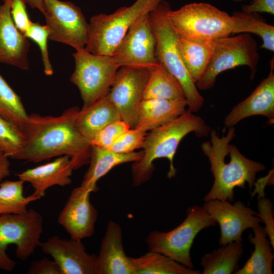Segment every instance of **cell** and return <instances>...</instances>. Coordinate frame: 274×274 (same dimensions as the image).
Wrapping results in <instances>:
<instances>
[{"label": "cell", "instance_id": "6da1fadb", "mask_svg": "<svg viewBox=\"0 0 274 274\" xmlns=\"http://www.w3.org/2000/svg\"><path fill=\"white\" fill-rule=\"evenodd\" d=\"M78 107L60 116L28 115L23 129V160L38 163L61 156H68L74 170L89 163L92 146L75 125Z\"/></svg>", "mask_w": 274, "mask_h": 274}, {"label": "cell", "instance_id": "7a4b0ae2", "mask_svg": "<svg viewBox=\"0 0 274 274\" xmlns=\"http://www.w3.org/2000/svg\"><path fill=\"white\" fill-rule=\"evenodd\" d=\"M210 133L211 142L203 143L201 147L210 161L214 181L203 200L204 202L211 199L232 201L234 189L245 188L248 183L251 189L257 173L264 170L265 166L247 158L235 145L229 144L235 135L234 127H229L227 134L221 138L214 129Z\"/></svg>", "mask_w": 274, "mask_h": 274}, {"label": "cell", "instance_id": "3957f363", "mask_svg": "<svg viewBox=\"0 0 274 274\" xmlns=\"http://www.w3.org/2000/svg\"><path fill=\"white\" fill-rule=\"evenodd\" d=\"M211 130L201 117L187 110L174 120L150 130L145 137L142 158L133 162L131 167L133 185L140 186L151 178L154 169L153 162L159 158L168 160L167 177H174L177 171L174 158L182 140L192 132L199 138L206 136Z\"/></svg>", "mask_w": 274, "mask_h": 274}, {"label": "cell", "instance_id": "277c9868", "mask_svg": "<svg viewBox=\"0 0 274 274\" xmlns=\"http://www.w3.org/2000/svg\"><path fill=\"white\" fill-rule=\"evenodd\" d=\"M162 1L136 0L112 14L94 15L88 22L85 49L95 55L112 56L134 23L155 10Z\"/></svg>", "mask_w": 274, "mask_h": 274}, {"label": "cell", "instance_id": "5b68a950", "mask_svg": "<svg viewBox=\"0 0 274 274\" xmlns=\"http://www.w3.org/2000/svg\"><path fill=\"white\" fill-rule=\"evenodd\" d=\"M170 7L167 2L162 1L150 13L156 41V56L158 61L180 83L187 102V111L195 113L203 106L204 99L189 77L182 60L178 46L179 35L166 17V12Z\"/></svg>", "mask_w": 274, "mask_h": 274}, {"label": "cell", "instance_id": "8992f818", "mask_svg": "<svg viewBox=\"0 0 274 274\" xmlns=\"http://www.w3.org/2000/svg\"><path fill=\"white\" fill-rule=\"evenodd\" d=\"M166 17L176 33L187 39L215 40L232 35L231 15L208 3H190L177 10L170 7Z\"/></svg>", "mask_w": 274, "mask_h": 274}, {"label": "cell", "instance_id": "52a82bcc", "mask_svg": "<svg viewBox=\"0 0 274 274\" xmlns=\"http://www.w3.org/2000/svg\"><path fill=\"white\" fill-rule=\"evenodd\" d=\"M186 212V218L179 226L167 232L152 231L146 242L149 251L193 268L190 252L194 239L201 230L214 226L216 222L201 207H190Z\"/></svg>", "mask_w": 274, "mask_h": 274}, {"label": "cell", "instance_id": "ba28073f", "mask_svg": "<svg viewBox=\"0 0 274 274\" xmlns=\"http://www.w3.org/2000/svg\"><path fill=\"white\" fill-rule=\"evenodd\" d=\"M43 230V217L33 209L0 215V269L12 271L16 266L7 254L9 245H15L16 257L26 260L39 246Z\"/></svg>", "mask_w": 274, "mask_h": 274}, {"label": "cell", "instance_id": "9c48e42d", "mask_svg": "<svg viewBox=\"0 0 274 274\" xmlns=\"http://www.w3.org/2000/svg\"><path fill=\"white\" fill-rule=\"evenodd\" d=\"M214 41L213 54L206 70L196 83L197 89L205 90L212 88L220 73L241 65L249 67L253 79L259 60L257 43L253 37L249 33H242Z\"/></svg>", "mask_w": 274, "mask_h": 274}, {"label": "cell", "instance_id": "30bf717a", "mask_svg": "<svg viewBox=\"0 0 274 274\" xmlns=\"http://www.w3.org/2000/svg\"><path fill=\"white\" fill-rule=\"evenodd\" d=\"M75 70L70 81L88 107L108 94L120 66L113 56L92 54L85 49L73 54Z\"/></svg>", "mask_w": 274, "mask_h": 274}, {"label": "cell", "instance_id": "8fae6325", "mask_svg": "<svg viewBox=\"0 0 274 274\" xmlns=\"http://www.w3.org/2000/svg\"><path fill=\"white\" fill-rule=\"evenodd\" d=\"M49 39L67 45L76 51L85 49L88 22L80 8L59 0H43Z\"/></svg>", "mask_w": 274, "mask_h": 274}, {"label": "cell", "instance_id": "7c38bea8", "mask_svg": "<svg viewBox=\"0 0 274 274\" xmlns=\"http://www.w3.org/2000/svg\"><path fill=\"white\" fill-rule=\"evenodd\" d=\"M150 75V70L122 66L117 70L106 96L117 109L121 120L130 128L138 122L139 106Z\"/></svg>", "mask_w": 274, "mask_h": 274}, {"label": "cell", "instance_id": "4fadbf2b", "mask_svg": "<svg viewBox=\"0 0 274 274\" xmlns=\"http://www.w3.org/2000/svg\"><path fill=\"white\" fill-rule=\"evenodd\" d=\"M112 56L120 67L133 66L150 70L159 63L150 13L134 23Z\"/></svg>", "mask_w": 274, "mask_h": 274}, {"label": "cell", "instance_id": "5bb4252c", "mask_svg": "<svg viewBox=\"0 0 274 274\" xmlns=\"http://www.w3.org/2000/svg\"><path fill=\"white\" fill-rule=\"evenodd\" d=\"M202 207L220 226V246L242 241L246 229H253L262 222L257 213L239 200L231 204L228 200L211 199L205 201Z\"/></svg>", "mask_w": 274, "mask_h": 274}, {"label": "cell", "instance_id": "9a60e30c", "mask_svg": "<svg viewBox=\"0 0 274 274\" xmlns=\"http://www.w3.org/2000/svg\"><path fill=\"white\" fill-rule=\"evenodd\" d=\"M91 192L81 185L75 188L59 214L58 224L72 239L82 240L94 232L98 213L90 201Z\"/></svg>", "mask_w": 274, "mask_h": 274}, {"label": "cell", "instance_id": "2e32d148", "mask_svg": "<svg viewBox=\"0 0 274 274\" xmlns=\"http://www.w3.org/2000/svg\"><path fill=\"white\" fill-rule=\"evenodd\" d=\"M59 266L62 274H98L96 256L87 253L81 240L54 235L39 245Z\"/></svg>", "mask_w": 274, "mask_h": 274}, {"label": "cell", "instance_id": "e0dca14e", "mask_svg": "<svg viewBox=\"0 0 274 274\" xmlns=\"http://www.w3.org/2000/svg\"><path fill=\"white\" fill-rule=\"evenodd\" d=\"M270 69L253 92L245 100L236 105L225 117L224 124L233 127L242 120L254 115L266 117L268 123L274 122V62H270Z\"/></svg>", "mask_w": 274, "mask_h": 274}, {"label": "cell", "instance_id": "ac0fdd59", "mask_svg": "<svg viewBox=\"0 0 274 274\" xmlns=\"http://www.w3.org/2000/svg\"><path fill=\"white\" fill-rule=\"evenodd\" d=\"M29 46L28 39L12 20L10 1L3 0L0 4V62L28 70Z\"/></svg>", "mask_w": 274, "mask_h": 274}, {"label": "cell", "instance_id": "d6986e66", "mask_svg": "<svg viewBox=\"0 0 274 274\" xmlns=\"http://www.w3.org/2000/svg\"><path fill=\"white\" fill-rule=\"evenodd\" d=\"M96 264L98 274H134L130 259L124 250L122 231L117 222H108Z\"/></svg>", "mask_w": 274, "mask_h": 274}, {"label": "cell", "instance_id": "ffe728a7", "mask_svg": "<svg viewBox=\"0 0 274 274\" xmlns=\"http://www.w3.org/2000/svg\"><path fill=\"white\" fill-rule=\"evenodd\" d=\"M74 170L71 158L65 155L58 157L51 162L27 169L16 176L24 183H29L34 189L32 194L41 199L51 187L70 185Z\"/></svg>", "mask_w": 274, "mask_h": 274}, {"label": "cell", "instance_id": "44dd1931", "mask_svg": "<svg viewBox=\"0 0 274 274\" xmlns=\"http://www.w3.org/2000/svg\"><path fill=\"white\" fill-rule=\"evenodd\" d=\"M187 106L186 99H143L138 110L135 127L145 132L164 125L184 113Z\"/></svg>", "mask_w": 274, "mask_h": 274}, {"label": "cell", "instance_id": "7402d4cb", "mask_svg": "<svg viewBox=\"0 0 274 274\" xmlns=\"http://www.w3.org/2000/svg\"><path fill=\"white\" fill-rule=\"evenodd\" d=\"M119 120L121 118L117 109L106 96L91 106L79 109L76 116L75 125L90 143L104 127Z\"/></svg>", "mask_w": 274, "mask_h": 274}, {"label": "cell", "instance_id": "603a6c76", "mask_svg": "<svg viewBox=\"0 0 274 274\" xmlns=\"http://www.w3.org/2000/svg\"><path fill=\"white\" fill-rule=\"evenodd\" d=\"M142 156L143 151L118 154L106 149L92 146L89 166L81 186L92 192L96 191L98 181L113 168L124 163L138 161Z\"/></svg>", "mask_w": 274, "mask_h": 274}, {"label": "cell", "instance_id": "cb8c5ba5", "mask_svg": "<svg viewBox=\"0 0 274 274\" xmlns=\"http://www.w3.org/2000/svg\"><path fill=\"white\" fill-rule=\"evenodd\" d=\"M178 46L185 68L192 81L196 84L211 61L215 41L192 40L179 36Z\"/></svg>", "mask_w": 274, "mask_h": 274}, {"label": "cell", "instance_id": "d4e9b609", "mask_svg": "<svg viewBox=\"0 0 274 274\" xmlns=\"http://www.w3.org/2000/svg\"><path fill=\"white\" fill-rule=\"evenodd\" d=\"M254 235L248 236L254 250L245 264L235 274H272L274 256L272 246L264 227L260 224L252 229Z\"/></svg>", "mask_w": 274, "mask_h": 274}, {"label": "cell", "instance_id": "484cf974", "mask_svg": "<svg viewBox=\"0 0 274 274\" xmlns=\"http://www.w3.org/2000/svg\"><path fill=\"white\" fill-rule=\"evenodd\" d=\"M244 252L242 241L229 243L201 259L203 274H230L239 268L238 263Z\"/></svg>", "mask_w": 274, "mask_h": 274}, {"label": "cell", "instance_id": "4316f807", "mask_svg": "<svg viewBox=\"0 0 274 274\" xmlns=\"http://www.w3.org/2000/svg\"><path fill=\"white\" fill-rule=\"evenodd\" d=\"M186 99L179 82L159 62L150 70L143 96V99Z\"/></svg>", "mask_w": 274, "mask_h": 274}, {"label": "cell", "instance_id": "83f0119b", "mask_svg": "<svg viewBox=\"0 0 274 274\" xmlns=\"http://www.w3.org/2000/svg\"><path fill=\"white\" fill-rule=\"evenodd\" d=\"M134 274H199L159 252L149 251L137 258L130 257Z\"/></svg>", "mask_w": 274, "mask_h": 274}, {"label": "cell", "instance_id": "f1b7e54d", "mask_svg": "<svg viewBox=\"0 0 274 274\" xmlns=\"http://www.w3.org/2000/svg\"><path fill=\"white\" fill-rule=\"evenodd\" d=\"M233 21L232 35L242 33H253L262 40L261 48L273 52L274 26L266 22L256 13L234 11L231 15Z\"/></svg>", "mask_w": 274, "mask_h": 274}, {"label": "cell", "instance_id": "f546056e", "mask_svg": "<svg viewBox=\"0 0 274 274\" xmlns=\"http://www.w3.org/2000/svg\"><path fill=\"white\" fill-rule=\"evenodd\" d=\"M24 183L19 179L0 183V215L24 213L28 210L30 203L40 199L33 194L25 196Z\"/></svg>", "mask_w": 274, "mask_h": 274}, {"label": "cell", "instance_id": "4dcf8cb0", "mask_svg": "<svg viewBox=\"0 0 274 274\" xmlns=\"http://www.w3.org/2000/svg\"><path fill=\"white\" fill-rule=\"evenodd\" d=\"M0 117L17 126L22 131L28 117L20 97L1 75Z\"/></svg>", "mask_w": 274, "mask_h": 274}, {"label": "cell", "instance_id": "1f68e13d", "mask_svg": "<svg viewBox=\"0 0 274 274\" xmlns=\"http://www.w3.org/2000/svg\"><path fill=\"white\" fill-rule=\"evenodd\" d=\"M24 141L22 130L0 117V150L8 158L23 160Z\"/></svg>", "mask_w": 274, "mask_h": 274}, {"label": "cell", "instance_id": "d6a6232c", "mask_svg": "<svg viewBox=\"0 0 274 274\" xmlns=\"http://www.w3.org/2000/svg\"><path fill=\"white\" fill-rule=\"evenodd\" d=\"M24 35L27 39H31L38 45L41 52L44 72L46 75H52L53 70L48 51L47 44L49 32L47 25H42L38 22H32Z\"/></svg>", "mask_w": 274, "mask_h": 274}, {"label": "cell", "instance_id": "836d02e7", "mask_svg": "<svg viewBox=\"0 0 274 274\" xmlns=\"http://www.w3.org/2000/svg\"><path fill=\"white\" fill-rule=\"evenodd\" d=\"M147 132L134 127L122 133L108 150L118 154H127L143 148Z\"/></svg>", "mask_w": 274, "mask_h": 274}, {"label": "cell", "instance_id": "e575fe53", "mask_svg": "<svg viewBox=\"0 0 274 274\" xmlns=\"http://www.w3.org/2000/svg\"><path fill=\"white\" fill-rule=\"evenodd\" d=\"M129 128V126L122 120L114 121L98 131L91 141L90 144L91 146L107 149Z\"/></svg>", "mask_w": 274, "mask_h": 274}, {"label": "cell", "instance_id": "d590c367", "mask_svg": "<svg viewBox=\"0 0 274 274\" xmlns=\"http://www.w3.org/2000/svg\"><path fill=\"white\" fill-rule=\"evenodd\" d=\"M258 216L265 224L264 228L272 248H274V219L273 206L270 200L264 196L258 199Z\"/></svg>", "mask_w": 274, "mask_h": 274}, {"label": "cell", "instance_id": "8d00e7d4", "mask_svg": "<svg viewBox=\"0 0 274 274\" xmlns=\"http://www.w3.org/2000/svg\"><path fill=\"white\" fill-rule=\"evenodd\" d=\"M11 14L16 27L23 34L32 21L29 19L26 9L25 0H10Z\"/></svg>", "mask_w": 274, "mask_h": 274}, {"label": "cell", "instance_id": "74e56055", "mask_svg": "<svg viewBox=\"0 0 274 274\" xmlns=\"http://www.w3.org/2000/svg\"><path fill=\"white\" fill-rule=\"evenodd\" d=\"M27 273L29 274H62L57 263L53 259L44 257L33 262Z\"/></svg>", "mask_w": 274, "mask_h": 274}, {"label": "cell", "instance_id": "f35d334b", "mask_svg": "<svg viewBox=\"0 0 274 274\" xmlns=\"http://www.w3.org/2000/svg\"><path fill=\"white\" fill-rule=\"evenodd\" d=\"M252 3L243 5L242 11L246 13H266L274 14V0H251Z\"/></svg>", "mask_w": 274, "mask_h": 274}, {"label": "cell", "instance_id": "ab89813d", "mask_svg": "<svg viewBox=\"0 0 274 274\" xmlns=\"http://www.w3.org/2000/svg\"><path fill=\"white\" fill-rule=\"evenodd\" d=\"M9 158L0 150V182L10 174Z\"/></svg>", "mask_w": 274, "mask_h": 274}, {"label": "cell", "instance_id": "60d3db41", "mask_svg": "<svg viewBox=\"0 0 274 274\" xmlns=\"http://www.w3.org/2000/svg\"><path fill=\"white\" fill-rule=\"evenodd\" d=\"M27 4L33 9L39 10L43 14L44 12L43 0H25Z\"/></svg>", "mask_w": 274, "mask_h": 274}, {"label": "cell", "instance_id": "b9f144b4", "mask_svg": "<svg viewBox=\"0 0 274 274\" xmlns=\"http://www.w3.org/2000/svg\"><path fill=\"white\" fill-rule=\"evenodd\" d=\"M232 1L234 2H237V3H239V2H242L245 0H232Z\"/></svg>", "mask_w": 274, "mask_h": 274}]
</instances>
